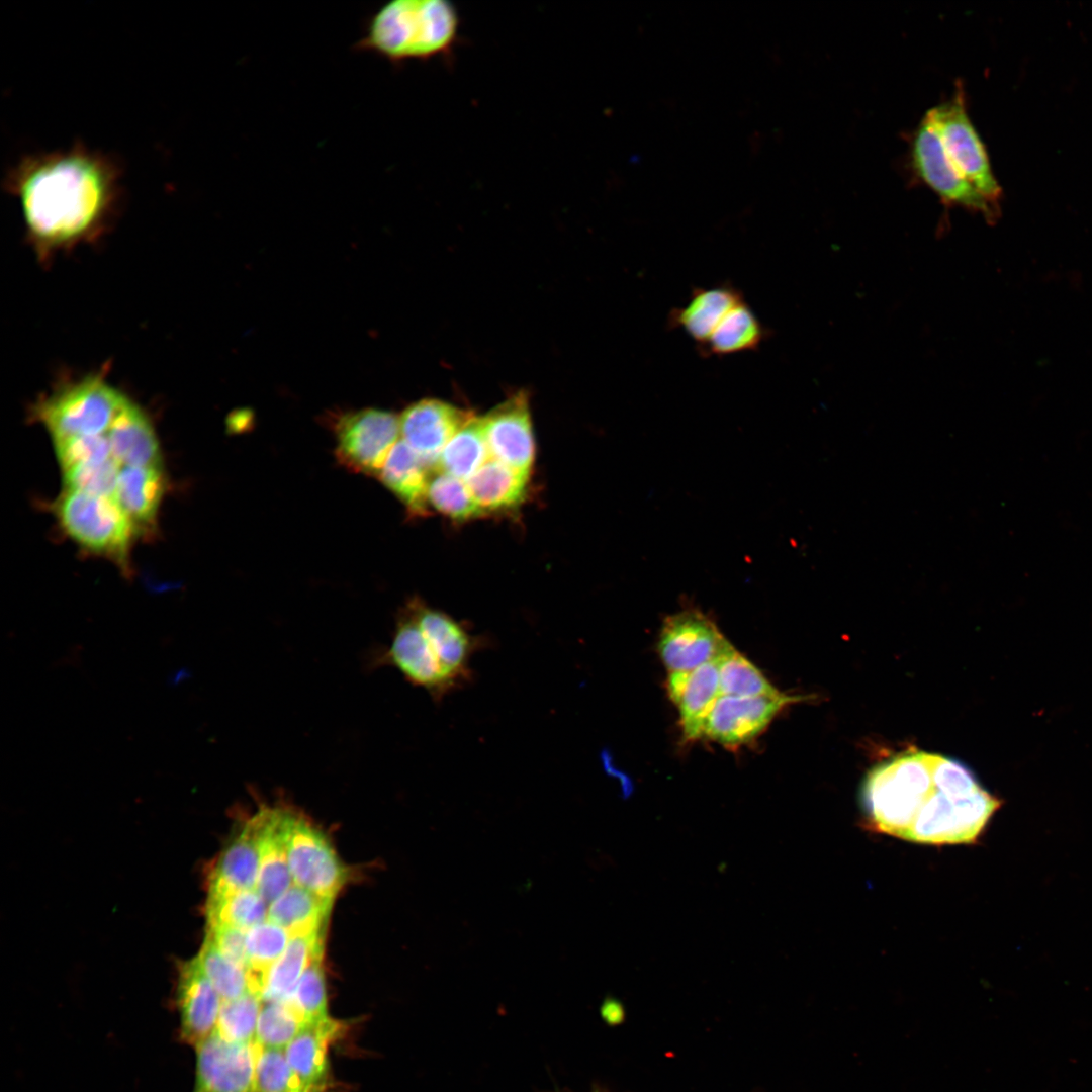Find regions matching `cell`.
I'll list each match as a JSON object with an SVG mask.
<instances>
[{
    "label": "cell",
    "mask_w": 1092,
    "mask_h": 1092,
    "mask_svg": "<svg viewBox=\"0 0 1092 1092\" xmlns=\"http://www.w3.org/2000/svg\"><path fill=\"white\" fill-rule=\"evenodd\" d=\"M860 797L871 831L938 846L976 843L1001 806L964 764L917 749L875 765Z\"/></svg>",
    "instance_id": "1"
},
{
    "label": "cell",
    "mask_w": 1092,
    "mask_h": 1092,
    "mask_svg": "<svg viewBox=\"0 0 1092 1092\" xmlns=\"http://www.w3.org/2000/svg\"><path fill=\"white\" fill-rule=\"evenodd\" d=\"M122 171L113 156L76 143L27 154L5 177L21 206L30 235L62 244L98 226L121 194Z\"/></svg>",
    "instance_id": "2"
},
{
    "label": "cell",
    "mask_w": 1092,
    "mask_h": 1092,
    "mask_svg": "<svg viewBox=\"0 0 1092 1092\" xmlns=\"http://www.w3.org/2000/svg\"><path fill=\"white\" fill-rule=\"evenodd\" d=\"M460 16L448 0H392L369 18L356 49L393 64L445 56L454 48Z\"/></svg>",
    "instance_id": "3"
},
{
    "label": "cell",
    "mask_w": 1092,
    "mask_h": 1092,
    "mask_svg": "<svg viewBox=\"0 0 1092 1092\" xmlns=\"http://www.w3.org/2000/svg\"><path fill=\"white\" fill-rule=\"evenodd\" d=\"M128 398L97 377L62 389L40 402L35 414L54 441L106 434Z\"/></svg>",
    "instance_id": "4"
},
{
    "label": "cell",
    "mask_w": 1092,
    "mask_h": 1092,
    "mask_svg": "<svg viewBox=\"0 0 1092 1092\" xmlns=\"http://www.w3.org/2000/svg\"><path fill=\"white\" fill-rule=\"evenodd\" d=\"M55 510L76 542L125 567L135 531L114 498L66 489Z\"/></svg>",
    "instance_id": "5"
},
{
    "label": "cell",
    "mask_w": 1092,
    "mask_h": 1092,
    "mask_svg": "<svg viewBox=\"0 0 1092 1092\" xmlns=\"http://www.w3.org/2000/svg\"><path fill=\"white\" fill-rule=\"evenodd\" d=\"M924 117L960 174L998 209L1001 187L993 174L985 146L968 115L963 87L958 85L950 98L930 108Z\"/></svg>",
    "instance_id": "6"
},
{
    "label": "cell",
    "mask_w": 1092,
    "mask_h": 1092,
    "mask_svg": "<svg viewBox=\"0 0 1092 1092\" xmlns=\"http://www.w3.org/2000/svg\"><path fill=\"white\" fill-rule=\"evenodd\" d=\"M283 834L293 884L334 900L346 884L349 872L324 832L306 816L285 806Z\"/></svg>",
    "instance_id": "7"
},
{
    "label": "cell",
    "mask_w": 1092,
    "mask_h": 1092,
    "mask_svg": "<svg viewBox=\"0 0 1092 1092\" xmlns=\"http://www.w3.org/2000/svg\"><path fill=\"white\" fill-rule=\"evenodd\" d=\"M336 456L347 469L377 476L399 441V417L379 408L343 415L335 427Z\"/></svg>",
    "instance_id": "8"
},
{
    "label": "cell",
    "mask_w": 1092,
    "mask_h": 1092,
    "mask_svg": "<svg viewBox=\"0 0 1092 1092\" xmlns=\"http://www.w3.org/2000/svg\"><path fill=\"white\" fill-rule=\"evenodd\" d=\"M910 156L918 178L942 202L980 212L987 218L996 216L998 210L956 169L925 117L913 132Z\"/></svg>",
    "instance_id": "9"
},
{
    "label": "cell",
    "mask_w": 1092,
    "mask_h": 1092,
    "mask_svg": "<svg viewBox=\"0 0 1092 1092\" xmlns=\"http://www.w3.org/2000/svg\"><path fill=\"white\" fill-rule=\"evenodd\" d=\"M374 663L395 667L404 679L425 690L437 703L458 689L445 673L407 605L398 614L392 637Z\"/></svg>",
    "instance_id": "10"
},
{
    "label": "cell",
    "mask_w": 1092,
    "mask_h": 1092,
    "mask_svg": "<svg viewBox=\"0 0 1092 1092\" xmlns=\"http://www.w3.org/2000/svg\"><path fill=\"white\" fill-rule=\"evenodd\" d=\"M731 646L707 615L686 609L664 620L658 652L669 673L690 672L719 658Z\"/></svg>",
    "instance_id": "11"
},
{
    "label": "cell",
    "mask_w": 1092,
    "mask_h": 1092,
    "mask_svg": "<svg viewBox=\"0 0 1092 1092\" xmlns=\"http://www.w3.org/2000/svg\"><path fill=\"white\" fill-rule=\"evenodd\" d=\"M807 699L782 692L754 697L720 695L705 720L703 737L726 747L744 745L759 736L786 706Z\"/></svg>",
    "instance_id": "12"
},
{
    "label": "cell",
    "mask_w": 1092,
    "mask_h": 1092,
    "mask_svg": "<svg viewBox=\"0 0 1092 1092\" xmlns=\"http://www.w3.org/2000/svg\"><path fill=\"white\" fill-rule=\"evenodd\" d=\"M490 458L529 474L535 441L528 396L519 391L480 417Z\"/></svg>",
    "instance_id": "13"
},
{
    "label": "cell",
    "mask_w": 1092,
    "mask_h": 1092,
    "mask_svg": "<svg viewBox=\"0 0 1092 1092\" xmlns=\"http://www.w3.org/2000/svg\"><path fill=\"white\" fill-rule=\"evenodd\" d=\"M194 1092H253L258 1045L216 1032L195 1045Z\"/></svg>",
    "instance_id": "14"
},
{
    "label": "cell",
    "mask_w": 1092,
    "mask_h": 1092,
    "mask_svg": "<svg viewBox=\"0 0 1092 1092\" xmlns=\"http://www.w3.org/2000/svg\"><path fill=\"white\" fill-rule=\"evenodd\" d=\"M407 607L446 674L458 688L468 684L472 678L471 658L487 646L488 639L472 635L460 622L418 599Z\"/></svg>",
    "instance_id": "15"
},
{
    "label": "cell",
    "mask_w": 1092,
    "mask_h": 1092,
    "mask_svg": "<svg viewBox=\"0 0 1092 1092\" xmlns=\"http://www.w3.org/2000/svg\"><path fill=\"white\" fill-rule=\"evenodd\" d=\"M473 417L448 402L425 398L403 411L399 417L400 435L418 457L434 468L446 444Z\"/></svg>",
    "instance_id": "16"
},
{
    "label": "cell",
    "mask_w": 1092,
    "mask_h": 1092,
    "mask_svg": "<svg viewBox=\"0 0 1092 1092\" xmlns=\"http://www.w3.org/2000/svg\"><path fill=\"white\" fill-rule=\"evenodd\" d=\"M176 1003L185 1042L196 1045L215 1031L222 999L195 958L179 965Z\"/></svg>",
    "instance_id": "17"
},
{
    "label": "cell",
    "mask_w": 1092,
    "mask_h": 1092,
    "mask_svg": "<svg viewBox=\"0 0 1092 1092\" xmlns=\"http://www.w3.org/2000/svg\"><path fill=\"white\" fill-rule=\"evenodd\" d=\"M284 807L263 803L249 816L257 832L259 849L256 890L268 905L293 885L283 834Z\"/></svg>",
    "instance_id": "18"
},
{
    "label": "cell",
    "mask_w": 1092,
    "mask_h": 1092,
    "mask_svg": "<svg viewBox=\"0 0 1092 1092\" xmlns=\"http://www.w3.org/2000/svg\"><path fill=\"white\" fill-rule=\"evenodd\" d=\"M719 658L690 672L668 674V694L678 708L682 734L688 741L703 737L705 720L721 695Z\"/></svg>",
    "instance_id": "19"
},
{
    "label": "cell",
    "mask_w": 1092,
    "mask_h": 1092,
    "mask_svg": "<svg viewBox=\"0 0 1092 1092\" xmlns=\"http://www.w3.org/2000/svg\"><path fill=\"white\" fill-rule=\"evenodd\" d=\"M342 1022L330 1016L307 1024L284 1049L286 1058L308 1092L332 1087L329 1046L342 1033Z\"/></svg>",
    "instance_id": "20"
},
{
    "label": "cell",
    "mask_w": 1092,
    "mask_h": 1092,
    "mask_svg": "<svg viewBox=\"0 0 1092 1092\" xmlns=\"http://www.w3.org/2000/svg\"><path fill=\"white\" fill-rule=\"evenodd\" d=\"M743 299L742 292L731 283L695 288L686 304L671 310L668 325L685 332L699 350L726 313Z\"/></svg>",
    "instance_id": "21"
},
{
    "label": "cell",
    "mask_w": 1092,
    "mask_h": 1092,
    "mask_svg": "<svg viewBox=\"0 0 1092 1092\" xmlns=\"http://www.w3.org/2000/svg\"><path fill=\"white\" fill-rule=\"evenodd\" d=\"M259 849L255 826L248 817L226 842L208 877V895L256 890Z\"/></svg>",
    "instance_id": "22"
},
{
    "label": "cell",
    "mask_w": 1092,
    "mask_h": 1092,
    "mask_svg": "<svg viewBox=\"0 0 1092 1092\" xmlns=\"http://www.w3.org/2000/svg\"><path fill=\"white\" fill-rule=\"evenodd\" d=\"M112 457L123 466L162 467L161 451L145 413L127 399L107 432Z\"/></svg>",
    "instance_id": "23"
},
{
    "label": "cell",
    "mask_w": 1092,
    "mask_h": 1092,
    "mask_svg": "<svg viewBox=\"0 0 1092 1092\" xmlns=\"http://www.w3.org/2000/svg\"><path fill=\"white\" fill-rule=\"evenodd\" d=\"M165 490L162 467L120 468L114 499L135 534L151 529Z\"/></svg>",
    "instance_id": "24"
},
{
    "label": "cell",
    "mask_w": 1092,
    "mask_h": 1092,
    "mask_svg": "<svg viewBox=\"0 0 1092 1092\" xmlns=\"http://www.w3.org/2000/svg\"><path fill=\"white\" fill-rule=\"evenodd\" d=\"M378 476L413 516L428 514L429 467L403 440L392 447Z\"/></svg>",
    "instance_id": "25"
},
{
    "label": "cell",
    "mask_w": 1092,
    "mask_h": 1092,
    "mask_svg": "<svg viewBox=\"0 0 1092 1092\" xmlns=\"http://www.w3.org/2000/svg\"><path fill=\"white\" fill-rule=\"evenodd\" d=\"M529 474L489 459L468 480L467 486L481 514L505 512L520 506L527 493Z\"/></svg>",
    "instance_id": "26"
},
{
    "label": "cell",
    "mask_w": 1092,
    "mask_h": 1092,
    "mask_svg": "<svg viewBox=\"0 0 1092 1092\" xmlns=\"http://www.w3.org/2000/svg\"><path fill=\"white\" fill-rule=\"evenodd\" d=\"M332 905L333 900L293 884L269 905L267 919L290 936L312 934L325 931Z\"/></svg>",
    "instance_id": "27"
},
{
    "label": "cell",
    "mask_w": 1092,
    "mask_h": 1092,
    "mask_svg": "<svg viewBox=\"0 0 1092 1092\" xmlns=\"http://www.w3.org/2000/svg\"><path fill=\"white\" fill-rule=\"evenodd\" d=\"M324 932L290 937L282 956L265 975L261 992L263 1002L289 999L304 970L313 958L323 954Z\"/></svg>",
    "instance_id": "28"
},
{
    "label": "cell",
    "mask_w": 1092,
    "mask_h": 1092,
    "mask_svg": "<svg viewBox=\"0 0 1092 1092\" xmlns=\"http://www.w3.org/2000/svg\"><path fill=\"white\" fill-rule=\"evenodd\" d=\"M767 338L768 329L743 299L726 313L699 351L704 356L718 357L750 352Z\"/></svg>",
    "instance_id": "29"
},
{
    "label": "cell",
    "mask_w": 1092,
    "mask_h": 1092,
    "mask_svg": "<svg viewBox=\"0 0 1092 1092\" xmlns=\"http://www.w3.org/2000/svg\"><path fill=\"white\" fill-rule=\"evenodd\" d=\"M489 459L480 417H473L446 444L436 468L466 481Z\"/></svg>",
    "instance_id": "30"
},
{
    "label": "cell",
    "mask_w": 1092,
    "mask_h": 1092,
    "mask_svg": "<svg viewBox=\"0 0 1092 1092\" xmlns=\"http://www.w3.org/2000/svg\"><path fill=\"white\" fill-rule=\"evenodd\" d=\"M290 937L284 928L269 919L247 931L246 958L250 990L260 997L267 971L282 956Z\"/></svg>",
    "instance_id": "31"
},
{
    "label": "cell",
    "mask_w": 1092,
    "mask_h": 1092,
    "mask_svg": "<svg viewBox=\"0 0 1092 1092\" xmlns=\"http://www.w3.org/2000/svg\"><path fill=\"white\" fill-rule=\"evenodd\" d=\"M268 907L269 905L257 890L208 895L207 925L225 924L248 931L267 920Z\"/></svg>",
    "instance_id": "32"
},
{
    "label": "cell",
    "mask_w": 1092,
    "mask_h": 1092,
    "mask_svg": "<svg viewBox=\"0 0 1092 1092\" xmlns=\"http://www.w3.org/2000/svg\"><path fill=\"white\" fill-rule=\"evenodd\" d=\"M720 694L736 697L777 695L761 671L731 646L718 660Z\"/></svg>",
    "instance_id": "33"
},
{
    "label": "cell",
    "mask_w": 1092,
    "mask_h": 1092,
    "mask_svg": "<svg viewBox=\"0 0 1092 1092\" xmlns=\"http://www.w3.org/2000/svg\"><path fill=\"white\" fill-rule=\"evenodd\" d=\"M195 960L222 1001L235 999L250 991L247 969L222 954L208 937L205 936Z\"/></svg>",
    "instance_id": "34"
},
{
    "label": "cell",
    "mask_w": 1092,
    "mask_h": 1092,
    "mask_svg": "<svg viewBox=\"0 0 1092 1092\" xmlns=\"http://www.w3.org/2000/svg\"><path fill=\"white\" fill-rule=\"evenodd\" d=\"M306 1025L287 1001L263 1002L255 1042L261 1048L285 1049Z\"/></svg>",
    "instance_id": "35"
},
{
    "label": "cell",
    "mask_w": 1092,
    "mask_h": 1092,
    "mask_svg": "<svg viewBox=\"0 0 1092 1092\" xmlns=\"http://www.w3.org/2000/svg\"><path fill=\"white\" fill-rule=\"evenodd\" d=\"M428 502L438 512L457 521L482 515L466 481L440 471L430 478Z\"/></svg>",
    "instance_id": "36"
},
{
    "label": "cell",
    "mask_w": 1092,
    "mask_h": 1092,
    "mask_svg": "<svg viewBox=\"0 0 1092 1092\" xmlns=\"http://www.w3.org/2000/svg\"><path fill=\"white\" fill-rule=\"evenodd\" d=\"M261 997L248 991L231 1000H223L214 1032L237 1042H255Z\"/></svg>",
    "instance_id": "37"
},
{
    "label": "cell",
    "mask_w": 1092,
    "mask_h": 1092,
    "mask_svg": "<svg viewBox=\"0 0 1092 1092\" xmlns=\"http://www.w3.org/2000/svg\"><path fill=\"white\" fill-rule=\"evenodd\" d=\"M322 961L323 954L313 958L286 1000L307 1024L329 1017Z\"/></svg>",
    "instance_id": "38"
},
{
    "label": "cell",
    "mask_w": 1092,
    "mask_h": 1092,
    "mask_svg": "<svg viewBox=\"0 0 1092 1092\" xmlns=\"http://www.w3.org/2000/svg\"><path fill=\"white\" fill-rule=\"evenodd\" d=\"M253 1092L308 1091L291 1068L284 1049L258 1045Z\"/></svg>",
    "instance_id": "39"
},
{
    "label": "cell",
    "mask_w": 1092,
    "mask_h": 1092,
    "mask_svg": "<svg viewBox=\"0 0 1092 1092\" xmlns=\"http://www.w3.org/2000/svg\"><path fill=\"white\" fill-rule=\"evenodd\" d=\"M121 465L113 458L64 470L66 489L114 498Z\"/></svg>",
    "instance_id": "40"
},
{
    "label": "cell",
    "mask_w": 1092,
    "mask_h": 1092,
    "mask_svg": "<svg viewBox=\"0 0 1092 1092\" xmlns=\"http://www.w3.org/2000/svg\"><path fill=\"white\" fill-rule=\"evenodd\" d=\"M63 471L75 466L97 463L112 457L106 434L76 436L54 441Z\"/></svg>",
    "instance_id": "41"
},
{
    "label": "cell",
    "mask_w": 1092,
    "mask_h": 1092,
    "mask_svg": "<svg viewBox=\"0 0 1092 1092\" xmlns=\"http://www.w3.org/2000/svg\"><path fill=\"white\" fill-rule=\"evenodd\" d=\"M247 931L225 924L207 925L206 937L231 961L247 969Z\"/></svg>",
    "instance_id": "42"
},
{
    "label": "cell",
    "mask_w": 1092,
    "mask_h": 1092,
    "mask_svg": "<svg viewBox=\"0 0 1092 1092\" xmlns=\"http://www.w3.org/2000/svg\"><path fill=\"white\" fill-rule=\"evenodd\" d=\"M596 1092H601V1091H596Z\"/></svg>",
    "instance_id": "43"
}]
</instances>
